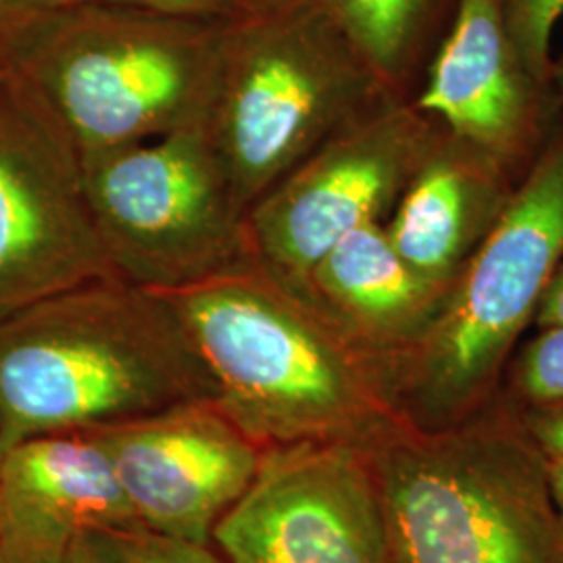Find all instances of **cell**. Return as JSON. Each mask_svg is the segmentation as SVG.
I'll use <instances>...</instances> for the list:
<instances>
[{"label": "cell", "instance_id": "1", "mask_svg": "<svg viewBox=\"0 0 563 563\" xmlns=\"http://www.w3.org/2000/svg\"><path fill=\"white\" fill-rule=\"evenodd\" d=\"M205 399L216 384L157 290L101 278L0 318L4 451Z\"/></svg>", "mask_w": 563, "mask_h": 563}, {"label": "cell", "instance_id": "2", "mask_svg": "<svg viewBox=\"0 0 563 563\" xmlns=\"http://www.w3.org/2000/svg\"><path fill=\"white\" fill-rule=\"evenodd\" d=\"M157 292L201 355L220 409L263 449L357 443L380 418L383 360L262 265L241 260Z\"/></svg>", "mask_w": 563, "mask_h": 563}, {"label": "cell", "instance_id": "3", "mask_svg": "<svg viewBox=\"0 0 563 563\" xmlns=\"http://www.w3.org/2000/svg\"><path fill=\"white\" fill-rule=\"evenodd\" d=\"M228 23L81 0L0 41V76L30 88L81 157L205 123Z\"/></svg>", "mask_w": 563, "mask_h": 563}, {"label": "cell", "instance_id": "4", "mask_svg": "<svg viewBox=\"0 0 563 563\" xmlns=\"http://www.w3.org/2000/svg\"><path fill=\"white\" fill-rule=\"evenodd\" d=\"M393 97L325 0L225 25L205 134L244 216L342 128Z\"/></svg>", "mask_w": 563, "mask_h": 563}, {"label": "cell", "instance_id": "5", "mask_svg": "<svg viewBox=\"0 0 563 563\" xmlns=\"http://www.w3.org/2000/svg\"><path fill=\"white\" fill-rule=\"evenodd\" d=\"M81 162L95 223L121 280L176 290L244 260V211L202 125Z\"/></svg>", "mask_w": 563, "mask_h": 563}, {"label": "cell", "instance_id": "6", "mask_svg": "<svg viewBox=\"0 0 563 563\" xmlns=\"http://www.w3.org/2000/svg\"><path fill=\"white\" fill-rule=\"evenodd\" d=\"M386 563H563L522 476L474 451L384 439L369 453Z\"/></svg>", "mask_w": 563, "mask_h": 563}, {"label": "cell", "instance_id": "7", "mask_svg": "<svg viewBox=\"0 0 563 563\" xmlns=\"http://www.w3.org/2000/svg\"><path fill=\"white\" fill-rule=\"evenodd\" d=\"M563 260V130L528 167L501 218L465 263L444 309L423 330L418 374L434 397L483 386L537 313Z\"/></svg>", "mask_w": 563, "mask_h": 563}, {"label": "cell", "instance_id": "8", "mask_svg": "<svg viewBox=\"0 0 563 563\" xmlns=\"http://www.w3.org/2000/svg\"><path fill=\"white\" fill-rule=\"evenodd\" d=\"M441 130L411 99H390L349 123L249 209L244 260L301 290L336 242L384 222Z\"/></svg>", "mask_w": 563, "mask_h": 563}, {"label": "cell", "instance_id": "9", "mask_svg": "<svg viewBox=\"0 0 563 563\" xmlns=\"http://www.w3.org/2000/svg\"><path fill=\"white\" fill-rule=\"evenodd\" d=\"M101 278L120 276L80 151L30 88L0 76V318Z\"/></svg>", "mask_w": 563, "mask_h": 563}, {"label": "cell", "instance_id": "10", "mask_svg": "<svg viewBox=\"0 0 563 563\" xmlns=\"http://www.w3.org/2000/svg\"><path fill=\"white\" fill-rule=\"evenodd\" d=\"M360 444L269 446L249 490L213 528L225 563H386L383 516Z\"/></svg>", "mask_w": 563, "mask_h": 563}, {"label": "cell", "instance_id": "11", "mask_svg": "<svg viewBox=\"0 0 563 563\" xmlns=\"http://www.w3.org/2000/svg\"><path fill=\"white\" fill-rule=\"evenodd\" d=\"M88 434L107 453L142 528L195 543L211 544L213 528L249 490L265 451L216 399Z\"/></svg>", "mask_w": 563, "mask_h": 563}, {"label": "cell", "instance_id": "12", "mask_svg": "<svg viewBox=\"0 0 563 563\" xmlns=\"http://www.w3.org/2000/svg\"><path fill=\"white\" fill-rule=\"evenodd\" d=\"M411 102L520 176L551 139L560 109L551 84L526 65L504 0H460Z\"/></svg>", "mask_w": 563, "mask_h": 563}, {"label": "cell", "instance_id": "13", "mask_svg": "<svg viewBox=\"0 0 563 563\" xmlns=\"http://www.w3.org/2000/svg\"><path fill=\"white\" fill-rule=\"evenodd\" d=\"M139 526L113 465L92 434H44L4 451L2 563H41L101 532Z\"/></svg>", "mask_w": 563, "mask_h": 563}, {"label": "cell", "instance_id": "14", "mask_svg": "<svg viewBox=\"0 0 563 563\" xmlns=\"http://www.w3.org/2000/svg\"><path fill=\"white\" fill-rule=\"evenodd\" d=\"M522 178L443 128L384 222L388 241L423 280L451 290Z\"/></svg>", "mask_w": 563, "mask_h": 563}, {"label": "cell", "instance_id": "15", "mask_svg": "<svg viewBox=\"0 0 563 563\" xmlns=\"http://www.w3.org/2000/svg\"><path fill=\"white\" fill-rule=\"evenodd\" d=\"M342 330L386 362L422 336L423 323L443 307V290L416 274L384 230L365 223L336 242L301 288Z\"/></svg>", "mask_w": 563, "mask_h": 563}, {"label": "cell", "instance_id": "16", "mask_svg": "<svg viewBox=\"0 0 563 563\" xmlns=\"http://www.w3.org/2000/svg\"><path fill=\"white\" fill-rule=\"evenodd\" d=\"M384 88L411 99L460 0H325Z\"/></svg>", "mask_w": 563, "mask_h": 563}, {"label": "cell", "instance_id": "17", "mask_svg": "<svg viewBox=\"0 0 563 563\" xmlns=\"http://www.w3.org/2000/svg\"><path fill=\"white\" fill-rule=\"evenodd\" d=\"M84 544L104 563H225L211 544L169 537L142 526L101 532Z\"/></svg>", "mask_w": 563, "mask_h": 563}, {"label": "cell", "instance_id": "18", "mask_svg": "<svg viewBox=\"0 0 563 563\" xmlns=\"http://www.w3.org/2000/svg\"><path fill=\"white\" fill-rule=\"evenodd\" d=\"M505 20L530 71L551 84V34L563 13V0H504Z\"/></svg>", "mask_w": 563, "mask_h": 563}, {"label": "cell", "instance_id": "19", "mask_svg": "<svg viewBox=\"0 0 563 563\" xmlns=\"http://www.w3.org/2000/svg\"><path fill=\"white\" fill-rule=\"evenodd\" d=\"M523 393L534 401L563 399V325L544 328L523 353L520 365Z\"/></svg>", "mask_w": 563, "mask_h": 563}, {"label": "cell", "instance_id": "20", "mask_svg": "<svg viewBox=\"0 0 563 563\" xmlns=\"http://www.w3.org/2000/svg\"><path fill=\"white\" fill-rule=\"evenodd\" d=\"M190 20L236 23L260 18L290 0H113Z\"/></svg>", "mask_w": 563, "mask_h": 563}, {"label": "cell", "instance_id": "21", "mask_svg": "<svg viewBox=\"0 0 563 563\" xmlns=\"http://www.w3.org/2000/svg\"><path fill=\"white\" fill-rule=\"evenodd\" d=\"M81 0H0V41L30 21Z\"/></svg>", "mask_w": 563, "mask_h": 563}, {"label": "cell", "instance_id": "22", "mask_svg": "<svg viewBox=\"0 0 563 563\" xmlns=\"http://www.w3.org/2000/svg\"><path fill=\"white\" fill-rule=\"evenodd\" d=\"M537 322L541 328L563 325V260L558 265L551 282L547 284L543 299L537 309Z\"/></svg>", "mask_w": 563, "mask_h": 563}, {"label": "cell", "instance_id": "23", "mask_svg": "<svg viewBox=\"0 0 563 563\" xmlns=\"http://www.w3.org/2000/svg\"><path fill=\"white\" fill-rule=\"evenodd\" d=\"M539 432H541L544 446H547L558 460H563V413L543 422Z\"/></svg>", "mask_w": 563, "mask_h": 563}, {"label": "cell", "instance_id": "24", "mask_svg": "<svg viewBox=\"0 0 563 563\" xmlns=\"http://www.w3.org/2000/svg\"><path fill=\"white\" fill-rule=\"evenodd\" d=\"M41 563H104L95 555V553H90V549L86 547V544H80V547H76L74 551H67V553H63L59 558H51V560H44Z\"/></svg>", "mask_w": 563, "mask_h": 563}, {"label": "cell", "instance_id": "25", "mask_svg": "<svg viewBox=\"0 0 563 563\" xmlns=\"http://www.w3.org/2000/svg\"><path fill=\"white\" fill-rule=\"evenodd\" d=\"M551 88H553V97L558 104H563V57L553 60V69H551Z\"/></svg>", "mask_w": 563, "mask_h": 563}, {"label": "cell", "instance_id": "26", "mask_svg": "<svg viewBox=\"0 0 563 563\" xmlns=\"http://www.w3.org/2000/svg\"><path fill=\"white\" fill-rule=\"evenodd\" d=\"M551 488H553L555 501L560 505L563 514V460H558L551 470Z\"/></svg>", "mask_w": 563, "mask_h": 563}, {"label": "cell", "instance_id": "27", "mask_svg": "<svg viewBox=\"0 0 563 563\" xmlns=\"http://www.w3.org/2000/svg\"><path fill=\"white\" fill-rule=\"evenodd\" d=\"M2 457H4V449H2V441H0V463H2Z\"/></svg>", "mask_w": 563, "mask_h": 563}, {"label": "cell", "instance_id": "28", "mask_svg": "<svg viewBox=\"0 0 563 563\" xmlns=\"http://www.w3.org/2000/svg\"><path fill=\"white\" fill-rule=\"evenodd\" d=\"M0 563H2V560H0Z\"/></svg>", "mask_w": 563, "mask_h": 563}]
</instances>
